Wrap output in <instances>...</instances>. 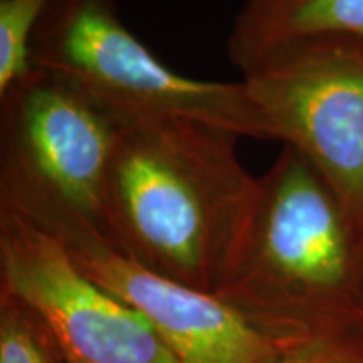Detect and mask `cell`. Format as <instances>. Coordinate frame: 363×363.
<instances>
[{
	"mask_svg": "<svg viewBox=\"0 0 363 363\" xmlns=\"http://www.w3.org/2000/svg\"><path fill=\"white\" fill-rule=\"evenodd\" d=\"M239 140L192 120L120 126L110 182L118 251L179 283L219 291L259 194Z\"/></svg>",
	"mask_w": 363,
	"mask_h": 363,
	"instance_id": "obj_1",
	"label": "cell"
},
{
	"mask_svg": "<svg viewBox=\"0 0 363 363\" xmlns=\"http://www.w3.org/2000/svg\"><path fill=\"white\" fill-rule=\"evenodd\" d=\"M216 294L284 345L363 321V227L296 150L259 179Z\"/></svg>",
	"mask_w": 363,
	"mask_h": 363,
	"instance_id": "obj_2",
	"label": "cell"
},
{
	"mask_svg": "<svg viewBox=\"0 0 363 363\" xmlns=\"http://www.w3.org/2000/svg\"><path fill=\"white\" fill-rule=\"evenodd\" d=\"M30 65L118 126L192 120L240 138L269 140L242 81L170 69L126 27L115 0H52L34 34Z\"/></svg>",
	"mask_w": 363,
	"mask_h": 363,
	"instance_id": "obj_3",
	"label": "cell"
},
{
	"mask_svg": "<svg viewBox=\"0 0 363 363\" xmlns=\"http://www.w3.org/2000/svg\"><path fill=\"white\" fill-rule=\"evenodd\" d=\"M110 116L33 69L0 96V207L34 224L67 222L113 244Z\"/></svg>",
	"mask_w": 363,
	"mask_h": 363,
	"instance_id": "obj_4",
	"label": "cell"
},
{
	"mask_svg": "<svg viewBox=\"0 0 363 363\" xmlns=\"http://www.w3.org/2000/svg\"><path fill=\"white\" fill-rule=\"evenodd\" d=\"M240 74L269 140L305 157L363 227V39L293 40Z\"/></svg>",
	"mask_w": 363,
	"mask_h": 363,
	"instance_id": "obj_5",
	"label": "cell"
},
{
	"mask_svg": "<svg viewBox=\"0 0 363 363\" xmlns=\"http://www.w3.org/2000/svg\"><path fill=\"white\" fill-rule=\"evenodd\" d=\"M0 286L39 313L66 363H179L147 320L81 271L61 240L4 207Z\"/></svg>",
	"mask_w": 363,
	"mask_h": 363,
	"instance_id": "obj_6",
	"label": "cell"
},
{
	"mask_svg": "<svg viewBox=\"0 0 363 363\" xmlns=\"http://www.w3.org/2000/svg\"><path fill=\"white\" fill-rule=\"evenodd\" d=\"M39 227L91 279L138 311L179 363H271L286 347L220 296L148 269L93 230L67 222Z\"/></svg>",
	"mask_w": 363,
	"mask_h": 363,
	"instance_id": "obj_7",
	"label": "cell"
},
{
	"mask_svg": "<svg viewBox=\"0 0 363 363\" xmlns=\"http://www.w3.org/2000/svg\"><path fill=\"white\" fill-rule=\"evenodd\" d=\"M315 35L363 39V0H244L227 54L242 72L272 49Z\"/></svg>",
	"mask_w": 363,
	"mask_h": 363,
	"instance_id": "obj_8",
	"label": "cell"
},
{
	"mask_svg": "<svg viewBox=\"0 0 363 363\" xmlns=\"http://www.w3.org/2000/svg\"><path fill=\"white\" fill-rule=\"evenodd\" d=\"M0 363H66L38 311L0 286Z\"/></svg>",
	"mask_w": 363,
	"mask_h": 363,
	"instance_id": "obj_9",
	"label": "cell"
},
{
	"mask_svg": "<svg viewBox=\"0 0 363 363\" xmlns=\"http://www.w3.org/2000/svg\"><path fill=\"white\" fill-rule=\"evenodd\" d=\"M51 2L0 0V96L33 71V39Z\"/></svg>",
	"mask_w": 363,
	"mask_h": 363,
	"instance_id": "obj_10",
	"label": "cell"
},
{
	"mask_svg": "<svg viewBox=\"0 0 363 363\" xmlns=\"http://www.w3.org/2000/svg\"><path fill=\"white\" fill-rule=\"evenodd\" d=\"M271 363H363V321L286 345Z\"/></svg>",
	"mask_w": 363,
	"mask_h": 363,
	"instance_id": "obj_11",
	"label": "cell"
}]
</instances>
